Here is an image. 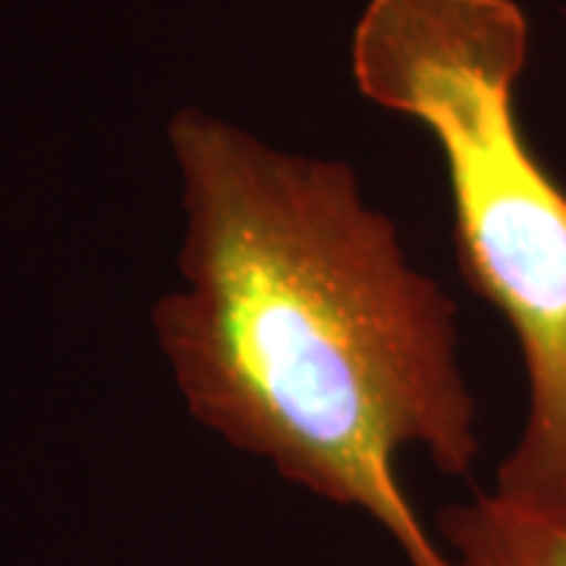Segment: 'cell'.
I'll return each mask as SVG.
<instances>
[{"instance_id": "6da1fadb", "label": "cell", "mask_w": 566, "mask_h": 566, "mask_svg": "<svg viewBox=\"0 0 566 566\" xmlns=\"http://www.w3.org/2000/svg\"><path fill=\"white\" fill-rule=\"evenodd\" d=\"M167 139L182 286L151 327L186 409L286 482L363 510L412 566H450L394 460L419 447L465 475L479 453L453 300L409 264L349 164L202 111H180Z\"/></svg>"}, {"instance_id": "3957f363", "label": "cell", "mask_w": 566, "mask_h": 566, "mask_svg": "<svg viewBox=\"0 0 566 566\" xmlns=\"http://www.w3.org/2000/svg\"><path fill=\"white\" fill-rule=\"evenodd\" d=\"M450 566H566V510L479 494L441 513Z\"/></svg>"}, {"instance_id": "7a4b0ae2", "label": "cell", "mask_w": 566, "mask_h": 566, "mask_svg": "<svg viewBox=\"0 0 566 566\" xmlns=\"http://www.w3.org/2000/svg\"><path fill=\"white\" fill-rule=\"evenodd\" d=\"M526 57L513 0H368L353 32L359 92L441 145L463 277L523 349L528 416L494 494L566 510V192L520 133Z\"/></svg>"}]
</instances>
